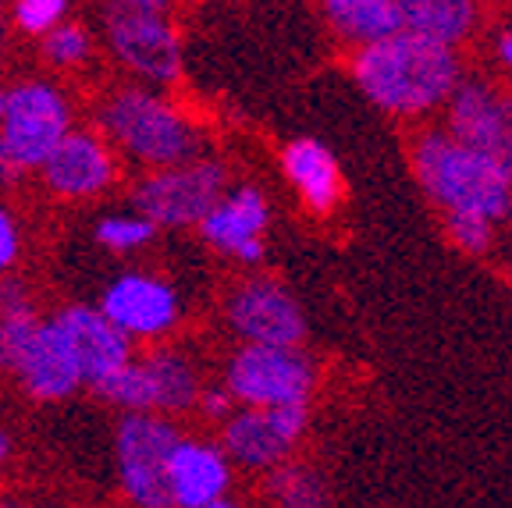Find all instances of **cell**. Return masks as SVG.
Returning <instances> with one entry per match:
<instances>
[{"instance_id": "d590c367", "label": "cell", "mask_w": 512, "mask_h": 508, "mask_svg": "<svg viewBox=\"0 0 512 508\" xmlns=\"http://www.w3.org/2000/svg\"><path fill=\"white\" fill-rule=\"evenodd\" d=\"M0 114H4V86H0Z\"/></svg>"}, {"instance_id": "7a4b0ae2", "label": "cell", "mask_w": 512, "mask_h": 508, "mask_svg": "<svg viewBox=\"0 0 512 508\" xmlns=\"http://www.w3.org/2000/svg\"><path fill=\"white\" fill-rule=\"evenodd\" d=\"M96 125L114 150L139 167H168L200 157L203 135L168 96L143 82L118 86L96 107Z\"/></svg>"}, {"instance_id": "8992f818", "label": "cell", "mask_w": 512, "mask_h": 508, "mask_svg": "<svg viewBox=\"0 0 512 508\" xmlns=\"http://www.w3.org/2000/svg\"><path fill=\"white\" fill-rule=\"evenodd\" d=\"M182 430L171 416L121 413L114 427V473L125 501L139 508H171L168 498V455Z\"/></svg>"}, {"instance_id": "e0dca14e", "label": "cell", "mask_w": 512, "mask_h": 508, "mask_svg": "<svg viewBox=\"0 0 512 508\" xmlns=\"http://www.w3.org/2000/svg\"><path fill=\"white\" fill-rule=\"evenodd\" d=\"M54 324L72 342L86 388H96L100 381H107L114 370H121L128 359L136 356L132 338L100 306H82V302L61 306L54 313Z\"/></svg>"}, {"instance_id": "4316f807", "label": "cell", "mask_w": 512, "mask_h": 508, "mask_svg": "<svg viewBox=\"0 0 512 508\" xmlns=\"http://www.w3.org/2000/svg\"><path fill=\"white\" fill-rule=\"evenodd\" d=\"M0 317L4 320H36L40 310H36V299H32V288L25 281L0 274Z\"/></svg>"}, {"instance_id": "4dcf8cb0", "label": "cell", "mask_w": 512, "mask_h": 508, "mask_svg": "<svg viewBox=\"0 0 512 508\" xmlns=\"http://www.w3.org/2000/svg\"><path fill=\"white\" fill-rule=\"evenodd\" d=\"M104 4H111V8H136V11H160V15H168L175 0H104Z\"/></svg>"}, {"instance_id": "f1b7e54d", "label": "cell", "mask_w": 512, "mask_h": 508, "mask_svg": "<svg viewBox=\"0 0 512 508\" xmlns=\"http://www.w3.org/2000/svg\"><path fill=\"white\" fill-rule=\"evenodd\" d=\"M235 405H239V402H235L232 391L224 388V384H217V388H200V398H196V409H200V413L207 416V420H214V423L228 420Z\"/></svg>"}, {"instance_id": "9c48e42d", "label": "cell", "mask_w": 512, "mask_h": 508, "mask_svg": "<svg viewBox=\"0 0 512 508\" xmlns=\"http://www.w3.org/2000/svg\"><path fill=\"white\" fill-rule=\"evenodd\" d=\"M313 381V363L299 345L246 342L224 366V388L239 405L306 402Z\"/></svg>"}, {"instance_id": "8fae6325", "label": "cell", "mask_w": 512, "mask_h": 508, "mask_svg": "<svg viewBox=\"0 0 512 508\" xmlns=\"http://www.w3.org/2000/svg\"><path fill=\"white\" fill-rule=\"evenodd\" d=\"M100 310L132 338V342H157L168 338L182 320L178 292L157 274L128 270L118 274L100 295Z\"/></svg>"}, {"instance_id": "836d02e7", "label": "cell", "mask_w": 512, "mask_h": 508, "mask_svg": "<svg viewBox=\"0 0 512 508\" xmlns=\"http://www.w3.org/2000/svg\"><path fill=\"white\" fill-rule=\"evenodd\" d=\"M4 54H8V15L0 11V61H4Z\"/></svg>"}, {"instance_id": "d6986e66", "label": "cell", "mask_w": 512, "mask_h": 508, "mask_svg": "<svg viewBox=\"0 0 512 508\" xmlns=\"http://www.w3.org/2000/svg\"><path fill=\"white\" fill-rule=\"evenodd\" d=\"M281 167H285V178L296 185V192L313 214H331L338 207L342 171H338L335 157H331L324 143H317V139L288 143L285 153H281Z\"/></svg>"}, {"instance_id": "6da1fadb", "label": "cell", "mask_w": 512, "mask_h": 508, "mask_svg": "<svg viewBox=\"0 0 512 508\" xmlns=\"http://www.w3.org/2000/svg\"><path fill=\"white\" fill-rule=\"evenodd\" d=\"M352 75L377 107L392 114H424L441 107L459 86V61L452 47L413 32H392L363 43Z\"/></svg>"}, {"instance_id": "74e56055", "label": "cell", "mask_w": 512, "mask_h": 508, "mask_svg": "<svg viewBox=\"0 0 512 508\" xmlns=\"http://www.w3.org/2000/svg\"><path fill=\"white\" fill-rule=\"evenodd\" d=\"M509 278H512V267H509Z\"/></svg>"}, {"instance_id": "5b68a950", "label": "cell", "mask_w": 512, "mask_h": 508, "mask_svg": "<svg viewBox=\"0 0 512 508\" xmlns=\"http://www.w3.org/2000/svg\"><path fill=\"white\" fill-rule=\"evenodd\" d=\"M75 128L72 100L47 79H22L4 89L0 146L18 175L40 171L47 153Z\"/></svg>"}, {"instance_id": "83f0119b", "label": "cell", "mask_w": 512, "mask_h": 508, "mask_svg": "<svg viewBox=\"0 0 512 508\" xmlns=\"http://www.w3.org/2000/svg\"><path fill=\"white\" fill-rule=\"evenodd\" d=\"M36 320H4L0 317V374H11V370H15L18 352H22L25 338H29Z\"/></svg>"}, {"instance_id": "e575fe53", "label": "cell", "mask_w": 512, "mask_h": 508, "mask_svg": "<svg viewBox=\"0 0 512 508\" xmlns=\"http://www.w3.org/2000/svg\"><path fill=\"white\" fill-rule=\"evenodd\" d=\"M498 54H502V61L512 68V32H505L502 43H498Z\"/></svg>"}, {"instance_id": "f546056e", "label": "cell", "mask_w": 512, "mask_h": 508, "mask_svg": "<svg viewBox=\"0 0 512 508\" xmlns=\"http://www.w3.org/2000/svg\"><path fill=\"white\" fill-rule=\"evenodd\" d=\"M18 253H22V231H18V221L0 210V274H8L18 263Z\"/></svg>"}, {"instance_id": "30bf717a", "label": "cell", "mask_w": 512, "mask_h": 508, "mask_svg": "<svg viewBox=\"0 0 512 508\" xmlns=\"http://www.w3.org/2000/svg\"><path fill=\"white\" fill-rule=\"evenodd\" d=\"M306 416V402L235 405L232 416L221 420V448L242 469H271L299 445Z\"/></svg>"}, {"instance_id": "ba28073f", "label": "cell", "mask_w": 512, "mask_h": 508, "mask_svg": "<svg viewBox=\"0 0 512 508\" xmlns=\"http://www.w3.org/2000/svg\"><path fill=\"white\" fill-rule=\"evenodd\" d=\"M104 43L114 61L143 86L171 89L182 79V40L160 11L104 8Z\"/></svg>"}, {"instance_id": "ffe728a7", "label": "cell", "mask_w": 512, "mask_h": 508, "mask_svg": "<svg viewBox=\"0 0 512 508\" xmlns=\"http://www.w3.org/2000/svg\"><path fill=\"white\" fill-rule=\"evenodd\" d=\"M399 29L424 40L456 47L473 32L477 0H395Z\"/></svg>"}, {"instance_id": "277c9868", "label": "cell", "mask_w": 512, "mask_h": 508, "mask_svg": "<svg viewBox=\"0 0 512 508\" xmlns=\"http://www.w3.org/2000/svg\"><path fill=\"white\" fill-rule=\"evenodd\" d=\"M200 370L178 349H150L132 356L107 381L96 384V395L121 413H160L182 416L196 409L200 398Z\"/></svg>"}, {"instance_id": "2e32d148", "label": "cell", "mask_w": 512, "mask_h": 508, "mask_svg": "<svg viewBox=\"0 0 512 508\" xmlns=\"http://www.w3.org/2000/svg\"><path fill=\"white\" fill-rule=\"evenodd\" d=\"M445 104L448 135L495 157L512 178V96H498L480 82H463L452 89Z\"/></svg>"}, {"instance_id": "3957f363", "label": "cell", "mask_w": 512, "mask_h": 508, "mask_svg": "<svg viewBox=\"0 0 512 508\" xmlns=\"http://www.w3.org/2000/svg\"><path fill=\"white\" fill-rule=\"evenodd\" d=\"M416 178L441 210H473L491 221L509 214L512 178L477 146L448 132H427L416 146Z\"/></svg>"}, {"instance_id": "7402d4cb", "label": "cell", "mask_w": 512, "mask_h": 508, "mask_svg": "<svg viewBox=\"0 0 512 508\" xmlns=\"http://www.w3.org/2000/svg\"><path fill=\"white\" fill-rule=\"evenodd\" d=\"M271 477H267V494L281 505H292V508H317L328 501L324 494V480L313 473L310 466H299V462H278V466L267 469Z\"/></svg>"}, {"instance_id": "d4e9b609", "label": "cell", "mask_w": 512, "mask_h": 508, "mask_svg": "<svg viewBox=\"0 0 512 508\" xmlns=\"http://www.w3.org/2000/svg\"><path fill=\"white\" fill-rule=\"evenodd\" d=\"M72 11V0H15L11 4V25L25 36H43Z\"/></svg>"}, {"instance_id": "7c38bea8", "label": "cell", "mask_w": 512, "mask_h": 508, "mask_svg": "<svg viewBox=\"0 0 512 508\" xmlns=\"http://www.w3.org/2000/svg\"><path fill=\"white\" fill-rule=\"evenodd\" d=\"M224 317H228V327L239 334L242 342L299 345L306 334L299 302L288 295V288H281L271 278L242 281L224 302Z\"/></svg>"}, {"instance_id": "cb8c5ba5", "label": "cell", "mask_w": 512, "mask_h": 508, "mask_svg": "<svg viewBox=\"0 0 512 508\" xmlns=\"http://www.w3.org/2000/svg\"><path fill=\"white\" fill-rule=\"evenodd\" d=\"M43 57L54 68H82L93 54V36H89L86 25L79 22H57L50 32H43Z\"/></svg>"}, {"instance_id": "603a6c76", "label": "cell", "mask_w": 512, "mask_h": 508, "mask_svg": "<svg viewBox=\"0 0 512 508\" xmlns=\"http://www.w3.org/2000/svg\"><path fill=\"white\" fill-rule=\"evenodd\" d=\"M157 231L160 228L150 221V217L132 210V214L104 217V221L93 228V235H96V242H100L104 249H111V253H136V249L150 246V242L157 239Z\"/></svg>"}, {"instance_id": "52a82bcc", "label": "cell", "mask_w": 512, "mask_h": 508, "mask_svg": "<svg viewBox=\"0 0 512 508\" xmlns=\"http://www.w3.org/2000/svg\"><path fill=\"white\" fill-rule=\"evenodd\" d=\"M224 189H228L224 164L192 157L182 164L150 167L136 182L128 203L157 228H196V221L214 207Z\"/></svg>"}, {"instance_id": "4fadbf2b", "label": "cell", "mask_w": 512, "mask_h": 508, "mask_svg": "<svg viewBox=\"0 0 512 508\" xmlns=\"http://www.w3.org/2000/svg\"><path fill=\"white\" fill-rule=\"evenodd\" d=\"M43 185L61 199L104 196L118 182V157L104 132L72 128L40 164Z\"/></svg>"}, {"instance_id": "8d00e7d4", "label": "cell", "mask_w": 512, "mask_h": 508, "mask_svg": "<svg viewBox=\"0 0 512 508\" xmlns=\"http://www.w3.org/2000/svg\"><path fill=\"white\" fill-rule=\"evenodd\" d=\"M505 217H509V221H512V203H509V214H505Z\"/></svg>"}, {"instance_id": "ac0fdd59", "label": "cell", "mask_w": 512, "mask_h": 508, "mask_svg": "<svg viewBox=\"0 0 512 508\" xmlns=\"http://www.w3.org/2000/svg\"><path fill=\"white\" fill-rule=\"evenodd\" d=\"M168 498L175 508H221L232 491V459L221 445L178 437L168 455Z\"/></svg>"}, {"instance_id": "d6a6232c", "label": "cell", "mask_w": 512, "mask_h": 508, "mask_svg": "<svg viewBox=\"0 0 512 508\" xmlns=\"http://www.w3.org/2000/svg\"><path fill=\"white\" fill-rule=\"evenodd\" d=\"M11 455H15V445H11V437L0 430V466H8Z\"/></svg>"}, {"instance_id": "5bb4252c", "label": "cell", "mask_w": 512, "mask_h": 508, "mask_svg": "<svg viewBox=\"0 0 512 508\" xmlns=\"http://www.w3.org/2000/svg\"><path fill=\"white\" fill-rule=\"evenodd\" d=\"M11 374L18 377L25 395L36 398V402H68V398L86 388L72 342L64 338L54 317L32 324Z\"/></svg>"}, {"instance_id": "44dd1931", "label": "cell", "mask_w": 512, "mask_h": 508, "mask_svg": "<svg viewBox=\"0 0 512 508\" xmlns=\"http://www.w3.org/2000/svg\"><path fill=\"white\" fill-rule=\"evenodd\" d=\"M331 29L352 43H374L399 32L395 0H324Z\"/></svg>"}, {"instance_id": "1f68e13d", "label": "cell", "mask_w": 512, "mask_h": 508, "mask_svg": "<svg viewBox=\"0 0 512 508\" xmlns=\"http://www.w3.org/2000/svg\"><path fill=\"white\" fill-rule=\"evenodd\" d=\"M11 178H18V171H15V167H11L8 153H4V146H0V185H8Z\"/></svg>"}, {"instance_id": "484cf974", "label": "cell", "mask_w": 512, "mask_h": 508, "mask_svg": "<svg viewBox=\"0 0 512 508\" xmlns=\"http://www.w3.org/2000/svg\"><path fill=\"white\" fill-rule=\"evenodd\" d=\"M445 228L463 253H488L491 239H495V221L473 210H445Z\"/></svg>"}, {"instance_id": "9a60e30c", "label": "cell", "mask_w": 512, "mask_h": 508, "mask_svg": "<svg viewBox=\"0 0 512 508\" xmlns=\"http://www.w3.org/2000/svg\"><path fill=\"white\" fill-rule=\"evenodd\" d=\"M267 224H271V207L264 192L253 185H239L221 192V199L196 221V231L217 253L235 256L239 263H260L267 256Z\"/></svg>"}]
</instances>
